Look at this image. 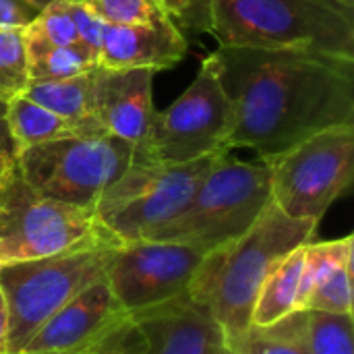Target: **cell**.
I'll return each instance as SVG.
<instances>
[{
  "label": "cell",
  "mask_w": 354,
  "mask_h": 354,
  "mask_svg": "<svg viewBox=\"0 0 354 354\" xmlns=\"http://www.w3.org/2000/svg\"><path fill=\"white\" fill-rule=\"evenodd\" d=\"M230 102L226 151L272 160L332 127L354 124V58L218 46L212 52Z\"/></svg>",
  "instance_id": "1"
},
{
  "label": "cell",
  "mask_w": 354,
  "mask_h": 354,
  "mask_svg": "<svg viewBox=\"0 0 354 354\" xmlns=\"http://www.w3.org/2000/svg\"><path fill=\"white\" fill-rule=\"evenodd\" d=\"M317 224L290 218L270 203L245 234L203 255L187 295L209 309L226 340L236 338L251 326V311L266 276L290 251L313 241Z\"/></svg>",
  "instance_id": "2"
},
{
  "label": "cell",
  "mask_w": 354,
  "mask_h": 354,
  "mask_svg": "<svg viewBox=\"0 0 354 354\" xmlns=\"http://www.w3.org/2000/svg\"><path fill=\"white\" fill-rule=\"evenodd\" d=\"M218 46L303 50L354 58V8L338 0H203Z\"/></svg>",
  "instance_id": "3"
},
{
  "label": "cell",
  "mask_w": 354,
  "mask_h": 354,
  "mask_svg": "<svg viewBox=\"0 0 354 354\" xmlns=\"http://www.w3.org/2000/svg\"><path fill=\"white\" fill-rule=\"evenodd\" d=\"M272 203L270 166L222 153L185 209L156 230L151 241L187 245L209 253L245 234Z\"/></svg>",
  "instance_id": "4"
},
{
  "label": "cell",
  "mask_w": 354,
  "mask_h": 354,
  "mask_svg": "<svg viewBox=\"0 0 354 354\" xmlns=\"http://www.w3.org/2000/svg\"><path fill=\"white\" fill-rule=\"evenodd\" d=\"M122 245L93 209L46 199L12 166L0 185V263H19L71 251Z\"/></svg>",
  "instance_id": "5"
},
{
  "label": "cell",
  "mask_w": 354,
  "mask_h": 354,
  "mask_svg": "<svg viewBox=\"0 0 354 354\" xmlns=\"http://www.w3.org/2000/svg\"><path fill=\"white\" fill-rule=\"evenodd\" d=\"M137 162H143L141 147L112 135L46 141L15 158L35 193L85 209H93L102 193Z\"/></svg>",
  "instance_id": "6"
},
{
  "label": "cell",
  "mask_w": 354,
  "mask_h": 354,
  "mask_svg": "<svg viewBox=\"0 0 354 354\" xmlns=\"http://www.w3.org/2000/svg\"><path fill=\"white\" fill-rule=\"evenodd\" d=\"M220 156L185 164L137 162L102 193L93 214L122 243L145 241L185 209Z\"/></svg>",
  "instance_id": "7"
},
{
  "label": "cell",
  "mask_w": 354,
  "mask_h": 354,
  "mask_svg": "<svg viewBox=\"0 0 354 354\" xmlns=\"http://www.w3.org/2000/svg\"><path fill=\"white\" fill-rule=\"evenodd\" d=\"M110 249H83L0 266V292L8 313V353H23L58 309L104 278Z\"/></svg>",
  "instance_id": "8"
},
{
  "label": "cell",
  "mask_w": 354,
  "mask_h": 354,
  "mask_svg": "<svg viewBox=\"0 0 354 354\" xmlns=\"http://www.w3.org/2000/svg\"><path fill=\"white\" fill-rule=\"evenodd\" d=\"M272 203L297 220L319 222L354 174V124L332 127L266 160Z\"/></svg>",
  "instance_id": "9"
},
{
  "label": "cell",
  "mask_w": 354,
  "mask_h": 354,
  "mask_svg": "<svg viewBox=\"0 0 354 354\" xmlns=\"http://www.w3.org/2000/svg\"><path fill=\"white\" fill-rule=\"evenodd\" d=\"M230 102L209 54L193 83L168 108L153 112L141 153L149 162L185 164L209 153H228L224 143L230 131Z\"/></svg>",
  "instance_id": "10"
},
{
  "label": "cell",
  "mask_w": 354,
  "mask_h": 354,
  "mask_svg": "<svg viewBox=\"0 0 354 354\" xmlns=\"http://www.w3.org/2000/svg\"><path fill=\"white\" fill-rule=\"evenodd\" d=\"M203 253L166 241H127L112 247L104 278L116 301L129 311L166 303L189 290Z\"/></svg>",
  "instance_id": "11"
},
{
  "label": "cell",
  "mask_w": 354,
  "mask_h": 354,
  "mask_svg": "<svg viewBox=\"0 0 354 354\" xmlns=\"http://www.w3.org/2000/svg\"><path fill=\"white\" fill-rule=\"evenodd\" d=\"M124 322L129 311L116 301L106 278H100L58 309L21 354H79Z\"/></svg>",
  "instance_id": "12"
},
{
  "label": "cell",
  "mask_w": 354,
  "mask_h": 354,
  "mask_svg": "<svg viewBox=\"0 0 354 354\" xmlns=\"http://www.w3.org/2000/svg\"><path fill=\"white\" fill-rule=\"evenodd\" d=\"M129 315L143 354H228L224 328L187 292Z\"/></svg>",
  "instance_id": "13"
},
{
  "label": "cell",
  "mask_w": 354,
  "mask_h": 354,
  "mask_svg": "<svg viewBox=\"0 0 354 354\" xmlns=\"http://www.w3.org/2000/svg\"><path fill=\"white\" fill-rule=\"evenodd\" d=\"M151 68H95L93 110L112 137L141 145L153 118Z\"/></svg>",
  "instance_id": "14"
},
{
  "label": "cell",
  "mask_w": 354,
  "mask_h": 354,
  "mask_svg": "<svg viewBox=\"0 0 354 354\" xmlns=\"http://www.w3.org/2000/svg\"><path fill=\"white\" fill-rule=\"evenodd\" d=\"M187 50L189 41L172 17L135 25L104 23L97 62L106 68L166 71L176 66Z\"/></svg>",
  "instance_id": "15"
},
{
  "label": "cell",
  "mask_w": 354,
  "mask_h": 354,
  "mask_svg": "<svg viewBox=\"0 0 354 354\" xmlns=\"http://www.w3.org/2000/svg\"><path fill=\"white\" fill-rule=\"evenodd\" d=\"M97 68V66H95ZM95 68L77 77L58 81H33L25 89V97L75 122L85 137L108 135L93 110V79Z\"/></svg>",
  "instance_id": "16"
},
{
  "label": "cell",
  "mask_w": 354,
  "mask_h": 354,
  "mask_svg": "<svg viewBox=\"0 0 354 354\" xmlns=\"http://www.w3.org/2000/svg\"><path fill=\"white\" fill-rule=\"evenodd\" d=\"M301 268H303V245L290 251L266 276L251 311V326H272L297 311Z\"/></svg>",
  "instance_id": "17"
},
{
  "label": "cell",
  "mask_w": 354,
  "mask_h": 354,
  "mask_svg": "<svg viewBox=\"0 0 354 354\" xmlns=\"http://www.w3.org/2000/svg\"><path fill=\"white\" fill-rule=\"evenodd\" d=\"M228 354H311L307 311H295L272 326H249L226 340Z\"/></svg>",
  "instance_id": "18"
},
{
  "label": "cell",
  "mask_w": 354,
  "mask_h": 354,
  "mask_svg": "<svg viewBox=\"0 0 354 354\" xmlns=\"http://www.w3.org/2000/svg\"><path fill=\"white\" fill-rule=\"evenodd\" d=\"M6 120L19 151L46 141L85 137L75 122L58 116L56 112L35 104L25 95H17L8 102Z\"/></svg>",
  "instance_id": "19"
},
{
  "label": "cell",
  "mask_w": 354,
  "mask_h": 354,
  "mask_svg": "<svg viewBox=\"0 0 354 354\" xmlns=\"http://www.w3.org/2000/svg\"><path fill=\"white\" fill-rule=\"evenodd\" d=\"M353 234L336 241H322V243H305L303 245V268L299 280V295H297V311H305L307 299L311 292L330 278L338 268L353 261Z\"/></svg>",
  "instance_id": "20"
},
{
  "label": "cell",
  "mask_w": 354,
  "mask_h": 354,
  "mask_svg": "<svg viewBox=\"0 0 354 354\" xmlns=\"http://www.w3.org/2000/svg\"><path fill=\"white\" fill-rule=\"evenodd\" d=\"M23 35L27 58L37 56L52 48L77 44L79 33L68 10V0H54L44 10H39L35 19L23 27Z\"/></svg>",
  "instance_id": "21"
},
{
  "label": "cell",
  "mask_w": 354,
  "mask_h": 354,
  "mask_svg": "<svg viewBox=\"0 0 354 354\" xmlns=\"http://www.w3.org/2000/svg\"><path fill=\"white\" fill-rule=\"evenodd\" d=\"M27 62H29V83L68 79L100 66L97 52H93L81 41L46 50L37 56L27 58Z\"/></svg>",
  "instance_id": "22"
},
{
  "label": "cell",
  "mask_w": 354,
  "mask_h": 354,
  "mask_svg": "<svg viewBox=\"0 0 354 354\" xmlns=\"http://www.w3.org/2000/svg\"><path fill=\"white\" fill-rule=\"evenodd\" d=\"M29 85L23 27H0V97L10 102Z\"/></svg>",
  "instance_id": "23"
},
{
  "label": "cell",
  "mask_w": 354,
  "mask_h": 354,
  "mask_svg": "<svg viewBox=\"0 0 354 354\" xmlns=\"http://www.w3.org/2000/svg\"><path fill=\"white\" fill-rule=\"evenodd\" d=\"M311 354H354L353 315L307 311Z\"/></svg>",
  "instance_id": "24"
},
{
  "label": "cell",
  "mask_w": 354,
  "mask_h": 354,
  "mask_svg": "<svg viewBox=\"0 0 354 354\" xmlns=\"http://www.w3.org/2000/svg\"><path fill=\"white\" fill-rule=\"evenodd\" d=\"M110 25L151 23L170 17V0H77Z\"/></svg>",
  "instance_id": "25"
},
{
  "label": "cell",
  "mask_w": 354,
  "mask_h": 354,
  "mask_svg": "<svg viewBox=\"0 0 354 354\" xmlns=\"http://www.w3.org/2000/svg\"><path fill=\"white\" fill-rule=\"evenodd\" d=\"M305 311L353 315V261L338 268L311 292Z\"/></svg>",
  "instance_id": "26"
},
{
  "label": "cell",
  "mask_w": 354,
  "mask_h": 354,
  "mask_svg": "<svg viewBox=\"0 0 354 354\" xmlns=\"http://www.w3.org/2000/svg\"><path fill=\"white\" fill-rule=\"evenodd\" d=\"M79 354H143V344L129 315V322H124L114 332L104 336L100 342H95L93 346L85 348Z\"/></svg>",
  "instance_id": "27"
},
{
  "label": "cell",
  "mask_w": 354,
  "mask_h": 354,
  "mask_svg": "<svg viewBox=\"0 0 354 354\" xmlns=\"http://www.w3.org/2000/svg\"><path fill=\"white\" fill-rule=\"evenodd\" d=\"M68 10H71L73 21L77 25L79 41L100 54V39H102L104 21L77 0H68Z\"/></svg>",
  "instance_id": "28"
},
{
  "label": "cell",
  "mask_w": 354,
  "mask_h": 354,
  "mask_svg": "<svg viewBox=\"0 0 354 354\" xmlns=\"http://www.w3.org/2000/svg\"><path fill=\"white\" fill-rule=\"evenodd\" d=\"M170 17L180 25L203 31V23H205L203 0H170Z\"/></svg>",
  "instance_id": "29"
},
{
  "label": "cell",
  "mask_w": 354,
  "mask_h": 354,
  "mask_svg": "<svg viewBox=\"0 0 354 354\" xmlns=\"http://www.w3.org/2000/svg\"><path fill=\"white\" fill-rule=\"evenodd\" d=\"M37 10L19 0H0V27H25L35 19Z\"/></svg>",
  "instance_id": "30"
},
{
  "label": "cell",
  "mask_w": 354,
  "mask_h": 354,
  "mask_svg": "<svg viewBox=\"0 0 354 354\" xmlns=\"http://www.w3.org/2000/svg\"><path fill=\"white\" fill-rule=\"evenodd\" d=\"M6 110H8V102L0 97V153L15 160L17 153H19V149H17L15 139H12V135H10V129H8Z\"/></svg>",
  "instance_id": "31"
},
{
  "label": "cell",
  "mask_w": 354,
  "mask_h": 354,
  "mask_svg": "<svg viewBox=\"0 0 354 354\" xmlns=\"http://www.w3.org/2000/svg\"><path fill=\"white\" fill-rule=\"evenodd\" d=\"M0 354H10L8 353V313L2 292H0Z\"/></svg>",
  "instance_id": "32"
},
{
  "label": "cell",
  "mask_w": 354,
  "mask_h": 354,
  "mask_svg": "<svg viewBox=\"0 0 354 354\" xmlns=\"http://www.w3.org/2000/svg\"><path fill=\"white\" fill-rule=\"evenodd\" d=\"M12 166H15V160H12V158H6V156H2V153H0V185L6 180V176L10 174Z\"/></svg>",
  "instance_id": "33"
},
{
  "label": "cell",
  "mask_w": 354,
  "mask_h": 354,
  "mask_svg": "<svg viewBox=\"0 0 354 354\" xmlns=\"http://www.w3.org/2000/svg\"><path fill=\"white\" fill-rule=\"evenodd\" d=\"M19 2H23V4H27L29 8H33V10H44L48 4H52L54 0H19Z\"/></svg>",
  "instance_id": "34"
},
{
  "label": "cell",
  "mask_w": 354,
  "mask_h": 354,
  "mask_svg": "<svg viewBox=\"0 0 354 354\" xmlns=\"http://www.w3.org/2000/svg\"><path fill=\"white\" fill-rule=\"evenodd\" d=\"M340 4H344V6H348V8H354V0H338Z\"/></svg>",
  "instance_id": "35"
},
{
  "label": "cell",
  "mask_w": 354,
  "mask_h": 354,
  "mask_svg": "<svg viewBox=\"0 0 354 354\" xmlns=\"http://www.w3.org/2000/svg\"><path fill=\"white\" fill-rule=\"evenodd\" d=\"M0 266H2V263H0Z\"/></svg>",
  "instance_id": "36"
}]
</instances>
